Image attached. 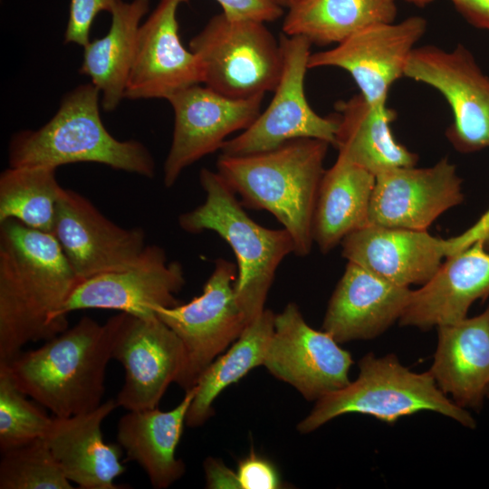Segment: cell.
Returning <instances> with one entry per match:
<instances>
[{"mask_svg": "<svg viewBox=\"0 0 489 489\" xmlns=\"http://www.w3.org/2000/svg\"><path fill=\"white\" fill-rule=\"evenodd\" d=\"M223 14L232 21L253 20L273 22L283 14V8L273 0H216Z\"/></svg>", "mask_w": 489, "mask_h": 489, "instance_id": "e575fe53", "label": "cell"}, {"mask_svg": "<svg viewBox=\"0 0 489 489\" xmlns=\"http://www.w3.org/2000/svg\"><path fill=\"white\" fill-rule=\"evenodd\" d=\"M376 177L338 155L321 181L312 221L313 242L328 253L369 225Z\"/></svg>", "mask_w": 489, "mask_h": 489, "instance_id": "484cf974", "label": "cell"}, {"mask_svg": "<svg viewBox=\"0 0 489 489\" xmlns=\"http://www.w3.org/2000/svg\"><path fill=\"white\" fill-rule=\"evenodd\" d=\"M330 144L316 139L287 141L242 156L221 154L216 171L243 206L270 212L291 235L298 256L313 244L312 221Z\"/></svg>", "mask_w": 489, "mask_h": 489, "instance_id": "3957f363", "label": "cell"}, {"mask_svg": "<svg viewBox=\"0 0 489 489\" xmlns=\"http://www.w3.org/2000/svg\"><path fill=\"white\" fill-rule=\"evenodd\" d=\"M412 290L348 262L324 315L322 330L339 343L371 340L405 311Z\"/></svg>", "mask_w": 489, "mask_h": 489, "instance_id": "44dd1931", "label": "cell"}, {"mask_svg": "<svg viewBox=\"0 0 489 489\" xmlns=\"http://www.w3.org/2000/svg\"><path fill=\"white\" fill-rule=\"evenodd\" d=\"M275 4L280 5L283 8H289L292 6L297 0H273Z\"/></svg>", "mask_w": 489, "mask_h": 489, "instance_id": "74e56055", "label": "cell"}, {"mask_svg": "<svg viewBox=\"0 0 489 489\" xmlns=\"http://www.w3.org/2000/svg\"><path fill=\"white\" fill-rule=\"evenodd\" d=\"M188 48L200 61L203 83L228 98L264 95L281 77L280 41L263 22L232 21L221 13L191 38Z\"/></svg>", "mask_w": 489, "mask_h": 489, "instance_id": "52a82bcc", "label": "cell"}, {"mask_svg": "<svg viewBox=\"0 0 489 489\" xmlns=\"http://www.w3.org/2000/svg\"><path fill=\"white\" fill-rule=\"evenodd\" d=\"M52 423L53 417L27 399L6 367L0 365L1 452L44 438Z\"/></svg>", "mask_w": 489, "mask_h": 489, "instance_id": "1f68e13d", "label": "cell"}, {"mask_svg": "<svg viewBox=\"0 0 489 489\" xmlns=\"http://www.w3.org/2000/svg\"><path fill=\"white\" fill-rule=\"evenodd\" d=\"M264 96L232 99L196 84L168 98L174 129L163 165L164 186L172 187L187 168L221 149L230 134L247 129L260 114Z\"/></svg>", "mask_w": 489, "mask_h": 489, "instance_id": "7c38bea8", "label": "cell"}, {"mask_svg": "<svg viewBox=\"0 0 489 489\" xmlns=\"http://www.w3.org/2000/svg\"><path fill=\"white\" fill-rule=\"evenodd\" d=\"M338 118L335 146L338 155L375 177L398 167H412L417 155L393 136L396 111L387 104L371 105L360 94L335 105Z\"/></svg>", "mask_w": 489, "mask_h": 489, "instance_id": "d4e9b609", "label": "cell"}, {"mask_svg": "<svg viewBox=\"0 0 489 489\" xmlns=\"http://www.w3.org/2000/svg\"><path fill=\"white\" fill-rule=\"evenodd\" d=\"M199 183L205 201L181 214L178 225L190 234L216 232L229 244L237 261L235 298L250 323L264 311L278 266L294 252L293 240L284 228L270 229L254 222L217 171L202 168Z\"/></svg>", "mask_w": 489, "mask_h": 489, "instance_id": "5b68a950", "label": "cell"}, {"mask_svg": "<svg viewBox=\"0 0 489 489\" xmlns=\"http://www.w3.org/2000/svg\"><path fill=\"white\" fill-rule=\"evenodd\" d=\"M462 178L444 158L427 168L398 167L376 176L369 224L427 230L464 200Z\"/></svg>", "mask_w": 489, "mask_h": 489, "instance_id": "ac0fdd59", "label": "cell"}, {"mask_svg": "<svg viewBox=\"0 0 489 489\" xmlns=\"http://www.w3.org/2000/svg\"><path fill=\"white\" fill-rule=\"evenodd\" d=\"M353 382L316 401L311 413L297 426L302 434L312 432L345 414L369 415L391 424L404 416L431 410L475 427L471 415L449 399L429 371L417 373L404 367L394 354L365 355Z\"/></svg>", "mask_w": 489, "mask_h": 489, "instance_id": "8992f818", "label": "cell"}, {"mask_svg": "<svg viewBox=\"0 0 489 489\" xmlns=\"http://www.w3.org/2000/svg\"><path fill=\"white\" fill-rule=\"evenodd\" d=\"M100 101L101 92L91 82L66 92L56 113L44 125L12 135L9 167L57 169L67 164L91 162L154 177L156 164L151 152L139 140L114 138L102 122Z\"/></svg>", "mask_w": 489, "mask_h": 489, "instance_id": "277c9868", "label": "cell"}, {"mask_svg": "<svg viewBox=\"0 0 489 489\" xmlns=\"http://www.w3.org/2000/svg\"><path fill=\"white\" fill-rule=\"evenodd\" d=\"M188 0H159L140 24L125 99L168 101L179 91L203 83L199 59L180 39L178 7Z\"/></svg>", "mask_w": 489, "mask_h": 489, "instance_id": "d6986e66", "label": "cell"}, {"mask_svg": "<svg viewBox=\"0 0 489 489\" xmlns=\"http://www.w3.org/2000/svg\"><path fill=\"white\" fill-rule=\"evenodd\" d=\"M149 6L150 0L122 1L110 14L108 33L83 47L80 72L100 91L101 105L107 112L125 99L139 30Z\"/></svg>", "mask_w": 489, "mask_h": 489, "instance_id": "4316f807", "label": "cell"}, {"mask_svg": "<svg viewBox=\"0 0 489 489\" xmlns=\"http://www.w3.org/2000/svg\"><path fill=\"white\" fill-rule=\"evenodd\" d=\"M236 475L240 489H278L283 487L274 465L254 450L237 465Z\"/></svg>", "mask_w": 489, "mask_h": 489, "instance_id": "836d02e7", "label": "cell"}, {"mask_svg": "<svg viewBox=\"0 0 489 489\" xmlns=\"http://www.w3.org/2000/svg\"><path fill=\"white\" fill-rule=\"evenodd\" d=\"M466 232L449 239L427 230L369 224L341 242L342 256L399 286L423 285L454 253L472 244Z\"/></svg>", "mask_w": 489, "mask_h": 489, "instance_id": "e0dca14e", "label": "cell"}, {"mask_svg": "<svg viewBox=\"0 0 489 489\" xmlns=\"http://www.w3.org/2000/svg\"><path fill=\"white\" fill-rule=\"evenodd\" d=\"M404 77L436 89L446 99L453 114L446 135L456 150L472 153L489 148V76L465 45L450 51L416 47Z\"/></svg>", "mask_w": 489, "mask_h": 489, "instance_id": "30bf717a", "label": "cell"}, {"mask_svg": "<svg viewBox=\"0 0 489 489\" xmlns=\"http://www.w3.org/2000/svg\"><path fill=\"white\" fill-rule=\"evenodd\" d=\"M63 190L57 180L56 168L9 167L0 175V223L14 219L29 227L53 233Z\"/></svg>", "mask_w": 489, "mask_h": 489, "instance_id": "f546056e", "label": "cell"}, {"mask_svg": "<svg viewBox=\"0 0 489 489\" xmlns=\"http://www.w3.org/2000/svg\"><path fill=\"white\" fill-rule=\"evenodd\" d=\"M45 438L2 451L0 489H72Z\"/></svg>", "mask_w": 489, "mask_h": 489, "instance_id": "4dcf8cb0", "label": "cell"}, {"mask_svg": "<svg viewBox=\"0 0 489 489\" xmlns=\"http://www.w3.org/2000/svg\"><path fill=\"white\" fill-rule=\"evenodd\" d=\"M53 234L82 282L130 266L147 245L142 228L116 225L85 197L67 188Z\"/></svg>", "mask_w": 489, "mask_h": 489, "instance_id": "2e32d148", "label": "cell"}, {"mask_svg": "<svg viewBox=\"0 0 489 489\" xmlns=\"http://www.w3.org/2000/svg\"><path fill=\"white\" fill-rule=\"evenodd\" d=\"M352 363L350 353L331 334L305 321L296 303L275 314L263 366L307 400L317 401L350 384Z\"/></svg>", "mask_w": 489, "mask_h": 489, "instance_id": "8fae6325", "label": "cell"}, {"mask_svg": "<svg viewBox=\"0 0 489 489\" xmlns=\"http://www.w3.org/2000/svg\"><path fill=\"white\" fill-rule=\"evenodd\" d=\"M112 359L124 369V383L116 398L128 411L157 408L185 363L179 337L158 315L122 312Z\"/></svg>", "mask_w": 489, "mask_h": 489, "instance_id": "5bb4252c", "label": "cell"}, {"mask_svg": "<svg viewBox=\"0 0 489 489\" xmlns=\"http://www.w3.org/2000/svg\"><path fill=\"white\" fill-rule=\"evenodd\" d=\"M118 408L116 398L97 408L71 417H53L44 437L53 455L71 483L82 489H120L115 483L125 472L120 462L123 448L103 440L101 424Z\"/></svg>", "mask_w": 489, "mask_h": 489, "instance_id": "7402d4cb", "label": "cell"}, {"mask_svg": "<svg viewBox=\"0 0 489 489\" xmlns=\"http://www.w3.org/2000/svg\"><path fill=\"white\" fill-rule=\"evenodd\" d=\"M196 386L186 390L183 399L171 410L157 408L129 411L118 422L117 442L146 473L152 487L165 489L182 477L185 463L176 449L186 425L187 413Z\"/></svg>", "mask_w": 489, "mask_h": 489, "instance_id": "cb8c5ba5", "label": "cell"}, {"mask_svg": "<svg viewBox=\"0 0 489 489\" xmlns=\"http://www.w3.org/2000/svg\"><path fill=\"white\" fill-rule=\"evenodd\" d=\"M473 26L489 32V0H449Z\"/></svg>", "mask_w": 489, "mask_h": 489, "instance_id": "8d00e7d4", "label": "cell"}, {"mask_svg": "<svg viewBox=\"0 0 489 489\" xmlns=\"http://www.w3.org/2000/svg\"><path fill=\"white\" fill-rule=\"evenodd\" d=\"M81 282L53 233L0 223V364L68 328L62 309Z\"/></svg>", "mask_w": 489, "mask_h": 489, "instance_id": "6da1fadb", "label": "cell"}, {"mask_svg": "<svg viewBox=\"0 0 489 489\" xmlns=\"http://www.w3.org/2000/svg\"><path fill=\"white\" fill-rule=\"evenodd\" d=\"M409 4H413L417 6H426L428 4L432 3L434 0H405Z\"/></svg>", "mask_w": 489, "mask_h": 489, "instance_id": "f35d334b", "label": "cell"}, {"mask_svg": "<svg viewBox=\"0 0 489 489\" xmlns=\"http://www.w3.org/2000/svg\"><path fill=\"white\" fill-rule=\"evenodd\" d=\"M236 277L237 266L219 258L199 296L155 311L184 345L185 363L176 383L185 391L249 324L235 298Z\"/></svg>", "mask_w": 489, "mask_h": 489, "instance_id": "ba28073f", "label": "cell"}, {"mask_svg": "<svg viewBox=\"0 0 489 489\" xmlns=\"http://www.w3.org/2000/svg\"><path fill=\"white\" fill-rule=\"evenodd\" d=\"M480 239L446 258L433 277L412 290L399 323L428 330L466 318L470 306L489 295V252Z\"/></svg>", "mask_w": 489, "mask_h": 489, "instance_id": "ffe728a7", "label": "cell"}, {"mask_svg": "<svg viewBox=\"0 0 489 489\" xmlns=\"http://www.w3.org/2000/svg\"><path fill=\"white\" fill-rule=\"evenodd\" d=\"M437 329L429 372L456 405L477 409L489 393V307L477 316Z\"/></svg>", "mask_w": 489, "mask_h": 489, "instance_id": "603a6c76", "label": "cell"}, {"mask_svg": "<svg viewBox=\"0 0 489 489\" xmlns=\"http://www.w3.org/2000/svg\"><path fill=\"white\" fill-rule=\"evenodd\" d=\"M123 0H71L64 43L84 47L95 17L101 12L111 14Z\"/></svg>", "mask_w": 489, "mask_h": 489, "instance_id": "d6a6232c", "label": "cell"}, {"mask_svg": "<svg viewBox=\"0 0 489 489\" xmlns=\"http://www.w3.org/2000/svg\"><path fill=\"white\" fill-rule=\"evenodd\" d=\"M427 27V20L419 15L369 25L335 47L311 53L308 68L342 69L369 103L387 104L391 86L404 77L407 62Z\"/></svg>", "mask_w": 489, "mask_h": 489, "instance_id": "4fadbf2b", "label": "cell"}, {"mask_svg": "<svg viewBox=\"0 0 489 489\" xmlns=\"http://www.w3.org/2000/svg\"><path fill=\"white\" fill-rule=\"evenodd\" d=\"M279 41L283 69L272 101L247 129L224 143L221 154H254L298 139H316L335 146L337 115H319L305 95L304 80L309 70L311 42L303 36L284 34Z\"/></svg>", "mask_w": 489, "mask_h": 489, "instance_id": "9c48e42d", "label": "cell"}, {"mask_svg": "<svg viewBox=\"0 0 489 489\" xmlns=\"http://www.w3.org/2000/svg\"><path fill=\"white\" fill-rule=\"evenodd\" d=\"M275 313L268 309L251 321L242 334L202 373L187 413L186 426H202L213 414V403L228 386L264 364L274 330Z\"/></svg>", "mask_w": 489, "mask_h": 489, "instance_id": "f1b7e54d", "label": "cell"}, {"mask_svg": "<svg viewBox=\"0 0 489 489\" xmlns=\"http://www.w3.org/2000/svg\"><path fill=\"white\" fill-rule=\"evenodd\" d=\"M481 219L489 222V209L484 213V216H481Z\"/></svg>", "mask_w": 489, "mask_h": 489, "instance_id": "ab89813d", "label": "cell"}, {"mask_svg": "<svg viewBox=\"0 0 489 489\" xmlns=\"http://www.w3.org/2000/svg\"><path fill=\"white\" fill-rule=\"evenodd\" d=\"M203 465L206 488L240 489L236 471L228 468L220 459L209 456Z\"/></svg>", "mask_w": 489, "mask_h": 489, "instance_id": "d590c367", "label": "cell"}, {"mask_svg": "<svg viewBox=\"0 0 489 489\" xmlns=\"http://www.w3.org/2000/svg\"><path fill=\"white\" fill-rule=\"evenodd\" d=\"M122 312L98 323L84 316L35 350L6 364L17 388L55 417L90 412L102 402Z\"/></svg>", "mask_w": 489, "mask_h": 489, "instance_id": "7a4b0ae2", "label": "cell"}, {"mask_svg": "<svg viewBox=\"0 0 489 489\" xmlns=\"http://www.w3.org/2000/svg\"><path fill=\"white\" fill-rule=\"evenodd\" d=\"M396 0H297L288 8L283 32L312 44L340 43L376 24L395 21Z\"/></svg>", "mask_w": 489, "mask_h": 489, "instance_id": "83f0119b", "label": "cell"}, {"mask_svg": "<svg viewBox=\"0 0 489 489\" xmlns=\"http://www.w3.org/2000/svg\"><path fill=\"white\" fill-rule=\"evenodd\" d=\"M186 283L182 264L168 262L165 250L147 244L130 266L81 282L62 314L85 309L116 310L136 316L155 314L158 307L179 304L176 294Z\"/></svg>", "mask_w": 489, "mask_h": 489, "instance_id": "9a60e30c", "label": "cell"}]
</instances>
